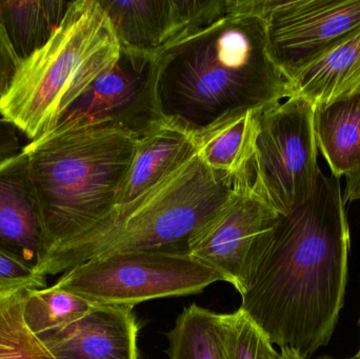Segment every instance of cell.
Here are the masks:
<instances>
[{
    "label": "cell",
    "instance_id": "6da1fadb",
    "mask_svg": "<svg viewBox=\"0 0 360 359\" xmlns=\"http://www.w3.org/2000/svg\"><path fill=\"white\" fill-rule=\"evenodd\" d=\"M340 179L279 214L260 247L239 309L273 345L309 358L327 346L344 307L350 230Z\"/></svg>",
    "mask_w": 360,
    "mask_h": 359
},
{
    "label": "cell",
    "instance_id": "7a4b0ae2",
    "mask_svg": "<svg viewBox=\"0 0 360 359\" xmlns=\"http://www.w3.org/2000/svg\"><path fill=\"white\" fill-rule=\"evenodd\" d=\"M155 59L165 122L196 139L294 95L271 55L260 0H240L235 12L169 44Z\"/></svg>",
    "mask_w": 360,
    "mask_h": 359
},
{
    "label": "cell",
    "instance_id": "3957f363",
    "mask_svg": "<svg viewBox=\"0 0 360 359\" xmlns=\"http://www.w3.org/2000/svg\"><path fill=\"white\" fill-rule=\"evenodd\" d=\"M233 175L212 170L195 155L168 178L46 255L44 276L69 271L103 255L141 251L188 253V244L228 204Z\"/></svg>",
    "mask_w": 360,
    "mask_h": 359
},
{
    "label": "cell",
    "instance_id": "277c9868",
    "mask_svg": "<svg viewBox=\"0 0 360 359\" xmlns=\"http://www.w3.org/2000/svg\"><path fill=\"white\" fill-rule=\"evenodd\" d=\"M136 143L135 137L110 129L55 128L23 148L39 206L46 257L115 208Z\"/></svg>",
    "mask_w": 360,
    "mask_h": 359
},
{
    "label": "cell",
    "instance_id": "5b68a950",
    "mask_svg": "<svg viewBox=\"0 0 360 359\" xmlns=\"http://www.w3.org/2000/svg\"><path fill=\"white\" fill-rule=\"evenodd\" d=\"M120 46L98 0L70 2L46 46L21 63L0 96V115L34 141L118 59Z\"/></svg>",
    "mask_w": 360,
    "mask_h": 359
},
{
    "label": "cell",
    "instance_id": "8992f818",
    "mask_svg": "<svg viewBox=\"0 0 360 359\" xmlns=\"http://www.w3.org/2000/svg\"><path fill=\"white\" fill-rule=\"evenodd\" d=\"M313 117L314 105L297 95L258 110L253 150L236 187L281 215L307 202L321 173Z\"/></svg>",
    "mask_w": 360,
    "mask_h": 359
},
{
    "label": "cell",
    "instance_id": "52a82bcc",
    "mask_svg": "<svg viewBox=\"0 0 360 359\" xmlns=\"http://www.w3.org/2000/svg\"><path fill=\"white\" fill-rule=\"evenodd\" d=\"M217 282L224 278L188 253L141 251L95 257L65 272L54 286L94 306L133 308L198 294Z\"/></svg>",
    "mask_w": 360,
    "mask_h": 359
},
{
    "label": "cell",
    "instance_id": "ba28073f",
    "mask_svg": "<svg viewBox=\"0 0 360 359\" xmlns=\"http://www.w3.org/2000/svg\"><path fill=\"white\" fill-rule=\"evenodd\" d=\"M155 55L120 48L116 63L65 112L56 128H101L139 139L165 124Z\"/></svg>",
    "mask_w": 360,
    "mask_h": 359
},
{
    "label": "cell",
    "instance_id": "9c48e42d",
    "mask_svg": "<svg viewBox=\"0 0 360 359\" xmlns=\"http://www.w3.org/2000/svg\"><path fill=\"white\" fill-rule=\"evenodd\" d=\"M260 11L271 55L291 81L360 31V0H260Z\"/></svg>",
    "mask_w": 360,
    "mask_h": 359
},
{
    "label": "cell",
    "instance_id": "30bf717a",
    "mask_svg": "<svg viewBox=\"0 0 360 359\" xmlns=\"http://www.w3.org/2000/svg\"><path fill=\"white\" fill-rule=\"evenodd\" d=\"M278 217L264 200L236 187L224 209L191 240L188 254L243 294L260 247Z\"/></svg>",
    "mask_w": 360,
    "mask_h": 359
},
{
    "label": "cell",
    "instance_id": "8fae6325",
    "mask_svg": "<svg viewBox=\"0 0 360 359\" xmlns=\"http://www.w3.org/2000/svg\"><path fill=\"white\" fill-rule=\"evenodd\" d=\"M0 251L36 270L46 254L37 196L23 150L0 158Z\"/></svg>",
    "mask_w": 360,
    "mask_h": 359
},
{
    "label": "cell",
    "instance_id": "7c38bea8",
    "mask_svg": "<svg viewBox=\"0 0 360 359\" xmlns=\"http://www.w3.org/2000/svg\"><path fill=\"white\" fill-rule=\"evenodd\" d=\"M133 308L94 306L86 316L40 337L56 359H139Z\"/></svg>",
    "mask_w": 360,
    "mask_h": 359
},
{
    "label": "cell",
    "instance_id": "4fadbf2b",
    "mask_svg": "<svg viewBox=\"0 0 360 359\" xmlns=\"http://www.w3.org/2000/svg\"><path fill=\"white\" fill-rule=\"evenodd\" d=\"M196 154V138L167 122L139 139L116 206L141 197Z\"/></svg>",
    "mask_w": 360,
    "mask_h": 359
},
{
    "label": "cell",
    "instance_id": "5bb4252c",
    "mask_svg": "<svg viewBox=\"0 0 360 359\" xmlns=\"http://www.w3.org/2000/svg\"><path fill=\"white\" fill-rule=\"evenodd\" d=\"M122 48L156 55L180 37L176 0H98Z\"/></svg>",
    "mask_w": 360,
    "mask_h": 359
},
{
    "label": "cell",
    "instance_id": "9a60e30c",
    "mask_svg": "<svg viewBox=\"0 0 360 359\" xmlns=\"http://www.w3.org/2000/svg\"><path fill=\"white\" fill-rule=\"evenodd\" d=\"M317 148L336 178L360 164V89L331 103L314 105Z\"/></svg>",
    "mask_w": 360,
    "mask_h": 359
},
{
    "label": "cell",
    "instance_id": "2e32d148",
    "mask_svg": "<svg viewBox=\"0 0 360 359\" xmlns=\"http://www.w3.org/2000/svg\"><path fill=\"white\" fill-rule=\"evenodd\" d=\"M294 95L313 105L331 103L360 89V31L351 35L292 79Z\"/></svg>",
    "mask_w": 360,
    "mask_h": 359
},
{
    "label": "cell",
    "instance_id": "e0dca14e",
    "mask_svg": "<svg viewBox=\"0 0 360 359\" xmlns=\"http://www.w3.org/2000/svg\"><path fill=\"white\" fill-rule=\"evenodd\" d=\"M63 0H0V23L21 61L46 46L69 8Z\"/></svg>",
    "mask_w": 360,
    "mask_h": 359
},
{
    "label": "cell",
    "instance_id": "ac0fdd59",
    "mask_svg": "<svg viewBox=\"0 0 360 359\" xmlns=\"http://www.w3.org/2000/svg\"><path fill=\"white\" fill-rule=\"evenodd\" d=\"M257 111L238 114L197 138V155L203 164L212 170L236 176L253 150Z\"/></svg>",
    "mask_w": 360,
    "mask_h": 359
},
{
    "label": "cell",
    "instance_id": "d6986e66",
    "mask_svg": "<svg viewBox=\"0 0 360 359\" xmlns=\"http://www.w3.org/2000/svg\"><path fill=\"white\" fill-rule=\"evenodd\" d=\"M169 359H226L220 314L188 306L168 333Z\"/></svg>",
    "mask_w": 360,
    "mask_h": 359
},
{
    "label": "cell",
    "instance_id": "ffe728a7",
    "mask_svg": "<svg viewBox=\"0 0 360 359\" xmlns=\"http://www.w3.org/2000/svg\"><path fill=\"white\" fill-rule=\"evenodd\" d=\"M93 307L82 297L52 286L27 291L23 315L32 332L41 337L82 320Z\"/></svg>",
    "mask_w": 360,
    "mask_h": 359
},
{
    "label": "cell",
    "instance_id": "44dd1931",
    "mask_svg": "<svg viewBox=\"0 0 360 359\" xmlns=\"http://www.w3.org/2000/svg\"><path fill=\"white\" fill-rule=\"evenodd\" d=\"M27 291L0 294V359H56L25 322L23 306Z\"/></svg>",
    "mask_w": 360,
    "mask_h": 359
},
{
    "label": "cell",
    "instance_id": "7402d4cb",
    "mask_svg": "<svg viewBox=\"0 0 360 359\" xmlns=\"http://www.w3.org/2000/svg\"><path fill=\"white\" fill-rule=\"evenodd\" d=\"M226 359H278L274 345L262 329L240 309L220 314Z\"/></svg>",
    "mask_w": 360,
    "mask_h": 359
},
{
    "label": "cell",
    "instance_id": "603a6c76",
    "mask_svg": "<svg viewBox=\"0 0 360 359\" xmlns=\"http://www.w3.org/2000/svg\"><path fill=\"white\" fill-rule=\"evenodd\" d=\"M46 286V276L8 253L0 251V294L16 290H36Z\"/></svg>",
    "mask_w": 360,
    "mask_h": 359
},
{
    "label": "cell",
    "instance_id": "cb8c5ba5",
    "mask_svg": "<svg viewBox=\"0 0 360 359\" xmlns=\"http://www.w3.org/2000/svg\"><path fill=\"white\" fill-rule=\"evenodd\" d=\"M21 63L0 23V96L10 88Z\"/></svg>",
    "mask_w": 360,
    "mask_h": 359
},
{
    "label": "cell",
    "instance_id": "d4e9b609",
    "mask_svg": "<svg viewBox=\"0 0 360 359\" xmlns=\"http://www.w3.org/2000/svg\"><path fill=\"white\" fill-rule=\"evenodd\" d=\"M17 128L4 118H0V158L12 155L19 151V137Z\"/></svg>",
    "mask_w": 360,
    "mask_h": 359
},
{
    "label": "cell",
    "instance_id": "484cf974",
    "mask_svg": "<svg viewBox=\"0 0 360 359\" xmlns=\"http://www.w3.org/2000/svg\"><path fill=\"white\" fill-rule=\"evenodd\" d=\"M347 178V187L345 190V202L360 200V164L356 170L353 171Z\"/></svg>",
    "mask_w": 360,
    "mask_h": 359
},
{
    "label": "cell",
    "instance_id": "4316f807",
    "mask_svg": "<svg viewBox=\"0 0 360 359\" xmlns=\"http://www.w3.org/2000/svg\"><path fill=\"white\" fill-rule=\"evenodd\" d=\"M278 359H304L297 352L289 348H283L278 353Z\"/></svg>",
    "mask_w": 360,
    "mask_h": 359
},
{
    "label": "cell",
    "instance_id": "83f0119b",
    "mask_svg": "<svg viewBox=\"0 0 360 359\" xmlns=\"http://www.w3.org/2000/svg\"><path fill=\"white\" fill-rule=\"evenodd\" d=\"M304 359H340V358H330V356H323V358H304ZM344 359H360V348H359V352H357L356 354H355V355H353L352 358H344Z\"/></svg>",
    "mask_w": 360,
    "mask_h": 359
}]
</instances>
